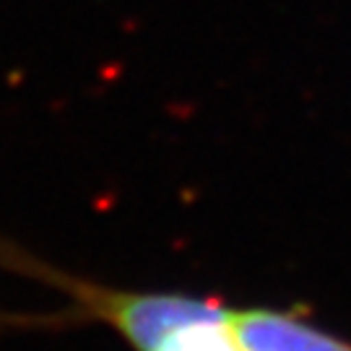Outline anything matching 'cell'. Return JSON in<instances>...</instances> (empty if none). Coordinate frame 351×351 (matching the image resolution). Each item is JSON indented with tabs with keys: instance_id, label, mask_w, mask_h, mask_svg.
<instances>
[{
	"instance_id": "6da1fadb",
	"label": "cell",
	"mask_w": 351,
	"mask_h": 351,
	"mask_svg": "<svg viewBox=\"0 0 351 351\" xmlns=\"http://www.w3.org/2000/svg\"><path fill=\"white\" fill-rule=\"evenodd\" d=\"M60 284L73 294L75 302H81L84 310L117 328L136 351H149L164 333H169L172 328L182 323L224 310L216 302L180 297V294L112 291V289L91 287L73 278H60Z\"/></svg>"
},
{
	"instance_id": "7a4b0ae2",
	"label": "cell",
	"mask_w": 351,
	"mask_h": 351,
	"mask_svg": "<svg viewBox=\"0 0 351 351\" xmlns=\"http://www.w3.org/2000/svg\"><path fill=\"white\" fill-rule=\"evenodd\" d=\"M229 326L245 351H351V341L278 310H229Z\"/></svg>"
},
{
	"instance_id": "3957f363",
	"label": "cell",
	"mask_w": 351,
	"mask_h": 351,
	"mask_svg": "<svg viewBox=\"0 0 351 351\" xmlns=\"http://www.w3.org/2000/svg\"><path fill=\"white\" fill-rule=\"evenodd\" d=\"M149 351H245L229 326V310L190 320L164 333Z\"/></svg>"
},
{
	"instance_id": "277c9868",
	"label": "cell",
	"mask_w": 351,
	"mask_h": 351,
	"mask_svg": "<svg viewBox=\"0 0 351 351\" xmlns=\"http://www.w3.org/2000/svg\"><path fill=\"white\" fill-rule=\"evenodd\" d=\"M0 320H3V317H0Z\"/></svg>"
}]
</instances>
